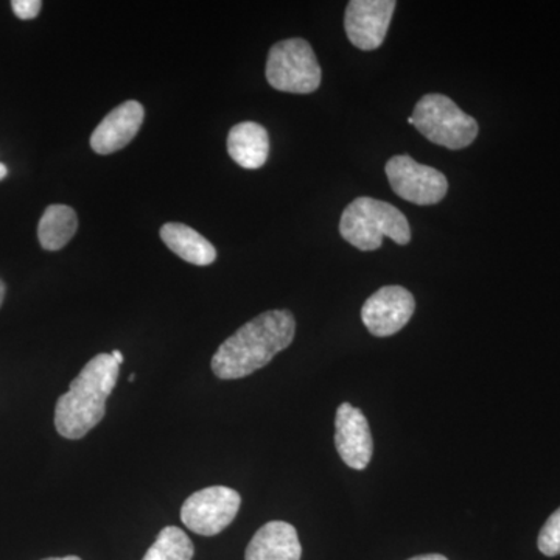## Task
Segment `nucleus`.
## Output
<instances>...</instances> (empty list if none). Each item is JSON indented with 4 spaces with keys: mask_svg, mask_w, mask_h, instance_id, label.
<instances>
[{
    "mask_svg": "<svg viewBox=\"0 0 560 560\" xmlns=\"http://www.w3.org/2000/svg\"><path fill=\"white\" fill-rule=\"evenodd\" d=\"M296 334V319L289 311L261 313L228 338L213 355V374L221 381H238L261 370L289 348Z\"/></svg>",
    "mask_w": 560,
    "mask_h": 560,
    "instance_id": "f257e3e1",
    "label": "nucleus"
},
{
    "mask_svg": "<svg viewBox=\"0 0 560 560\" xmlns=\"http://www.w3.org/2000/svg\"><path fill=\"white\" fill-rule=\"evenodd\" d=\"M120 364L98 353L70 382L55 407V429L66 440H81L105 418L106 400L116 388Z\"/></svg>",
    "mask_w": 560,
    "mask_h": 560,
    "instance_id": "f03ea898",
    "label": "nucleus"
},
{
    "mask_svg": "<svg viewBox=\"0 0 560 560\" xmlns=\"http://www.w3.org/2000/svg\"><path fill=\"white\" fill-rule=\"evenodd\" d=\"M340 234L346 242L360 250L381 248L383 237H389L397 245L411 242V228L407 217L396 206L360 197L350 202L342 212Z\"/></svg>",
    "mask_w": 560,
    "mask_h": 560,
    "instance_id": "7ed1b4c3",
    "label": "nucleus"
},
{
    "mask_svg": "<svg viewBox=\"0 0 560 560\" xmlns=\"http://www.w3.org/2000/svg\"><path fill=\"white\" fill-rule=\"evenodd\" d=\"M408 124L436 145L448 150L469 147L477 139V120L467 116L452 98L442 94L423 95Z\"/></svg>",
    "mask_w": 560,
    "mask_h": 560,
    "instance_id": "20e7f679",
    "label": "nucleus"
},
{
    "mask_svg": "<svg viewBox=\"0 0 560 560\" xmlns=\"http://www.w3.org/2000/svg\"><path fill=\"white\" fill-rule=\"evenodd\" d=\"M323 79L315 51L305 39L280 40L271 47L267 80L271 88L290 94H312Z\"/></svg>",
    "mask_w": 560,
    "mask_h": 560,
    "instance_id": "39448f33",
    "label": "nucleus"
},
{
    "mask_svg": "<svg viewBox=\"0 0 560 560\" xmlns=\"http://www.w3.org/2000/svg\"><path fill=\"white\" fill-rule=\"evenodd\" d=\"M242 497L226 486H212L191 493L184 501L180 521L200 536H217L228 528L241 510Z\"/></svg>",
    "mask_w": 560,
    "mask_h": 560,
    "instance_id": "423d86ee",
    "label": "nucleus"
},
{
    "mask_svg": "<svg viewBox=\"0 0 560 560\" xmlns=\"http://www.w3.org/2000/svg\"><path fill=\"white\" fill-rule=\"evenodd\" d=\"M385 172L393 190L412 205H438L447 195L448 180L444 173L419 164L407 154L390 158Z\"/></svg>",
    "mask_w": 560,
    "mask_h": 560,
    "instance_id": "0eeeda50",
    "label": "nucleus"
},
{
    "mask_svg": "<svg viewBox=\"0 0 560 560\" xmlns=\"http://www.w3.org/2000/svg\"><path fill=\"white\" fill-rule=\"evenodd\" d=\"M416 311L415 296L400 285H388L375 291L361 308V320L374 337L397 334L410 323Z\"/></svg>",
    "mask_w": 560,
    "mask_h": 560,
    "instance_id": "6e6552de",
    "label": "nucleus"
},
{
    "mask_svg": "<svg viewBox=\"0 0 560 560\" xmlns=\"http://www.w3.org/2000/svg\"><path fill=\"white\" fill-rule=\"evenodd\" d=\"M396 7L394 0H350L345 16L350 43L360 50L378 49L388 35Z\"/></svg>",
    "mask_w": 560,
    "mask_h": 560,
    "instance_id": "1a4fd4ad",
    "label": "nucleus"
},
{
    "mask_svg": "<svg viewBox=\"0 0 560 560\" xmlns=\"http://www.w3.org/2000/svg\"><path fill=\"white\" fill-rule=\"evenodd\" d=\"M335 445L346 466L364 470L370 466L374 442L370 423L359 408L341 404L335 418Z\"/></svg>",
    "mask_w": 560,
    "mask_h": 560,
    "instance_id": "9d476101",
    "label": "nucleus"
},
{
    "mask_svg": "<svg viewBox=\"0 0 560 560\" xmlns=\"http://www.w3.org/2000/svg\"><path fill=\"white\" fill-rule=\"evenodd\" d=\"M143 117H145V110L139 102L121 103L116 109L110 110L92 132V150L106 156V154L125 149L138 136Z\"/></svg>",
    "mask_w": 560,
    "mask_h": 560,
    "instance_id": "9b49d317",
    "label": "nucleus"
},
{
    "mask_svg": "<svg viewBox=\"0 0 560 560\" xmlns=\"http://www.w3.org/2000/svg\"><path fill=\"white\" fill-rule=\"evenodd\" d=\"M302 547L298 530L287 522H268L261 526L248 548L245 560H301Z\"/></svg>",
    "mask_w": 560,
    "mask_h": 560,
    "instance_id": "f8f14e48",
    "label": "nucleus"
},
{
    "mask_svg": "<svg viewBox=\"0 0 560 560\" xmlns=\"http://www.w3.org/2000/svg\"><path fill=\"white\" fill-rule=\"evenodd\" d=\"M228 153L242 168L257 171L270 154V136L260 124L242 121L228 136Z\"/></svg>",
    "mask_w": 560,
    "mask_h": 560,
    "instance_id": "ddd939ff",
    "label": "nucleus"
},
{
    "mask_svg": "<svg viewBox=\"0 0 560 560\" xmlns=\"http://www.w3.org/2000/svg\"><path fill=\"white\" fill-rule=\"evenodd\" d=\"M160 234L168 249L191 265L208 267L217 259V249L213 248L212 243L187 224L165 223Z\"/></svg>",
    "mask_w": 560,
    "mask_h": 560,
    "instance_id": "4468645a",
    "label": "nucleus"
},
{
    "mask_svg": "<svg viewBox=\"0 0 560 560\" xmlns=\"http://www.w3.org/2000/svg\"><path fill=\"white\" fill-rule=\"evenodd\" d=\"M79 230L75 210L66 205H51L44 210L38 224L40 246L46 250L65 248Z\"/></svg>",
    "mask_w": 560,
    "mask_h": 560,
    "instance_id": "2eb2a0df",
    "label": "nucleus"
},
{
    "mask_svg": "<svg viewBox=\"0 0 560 560\" xmlns=\"http://www.w3.org/2000/svg\"><path fill=\"white\" fill-rule=\"evenodd\" d=\"M194 552L190 537L176 526H167L158 534L142 560H191Z\"/></svg>",
    "mask_w": 560,
    "mask_h": 560,
    "instance_id": "dca6fc26",
    "label": "nucleus"
},
{
    "mask_svg": "<svg viewBox=\"0 0 560 560\" xmlns=\"http://www.w3.org/2000/svg\"><path fill=\"white\" fill-rule=\"evenodd\" d=\"M537 545H539V550L548 558L560 555V508L545 523Z\"/></svg>",
    "mask_w": 560,
    "mask_h": 560,
    "instance_id": "f3484780",
    "label": "nucleus"
},
{
    "mask_svg": "<svg viewBox=\"0 0 560 560\" xmlns=\"http://www.w3.org/2000/svg\"><path fill=\"white\" fill-rule=\"evenodd\" d=\"M11 9L22 21L35 20L38 16L43 2L40 0H13Z\"/></svg>",
    "mask_w": 560,
    "mask_h": 560,
    "instance_id": "a211bd4d",
    "label": "nucleus"
},
{
    "mask_svg": "<svg viewBox=\"0 0 560 560\" xmlns=\"http://www.w3.org/2000/svg\"><path fill=\"white\" fill-rule=\"evenodd\" d=\"M408 560H448L445 556L442 555H425V556H416V558Z\"/></svg>",
    "mask_w": 560,
    "mask_h": 560,
    "instance_id": "6ab92c4d",
    "label": "nucleus"
},
{
    "mask_svg": "<svg viewBox=\"0 0 560 560\" xmlns=\"http://www.w3.org/2000/svg\"><path fill=\"white\" fill-rule=\"evenodd\" d=\"M7 287L3 280L0 279V307H2L3 300H5Z\"/></svg>",
    "mask_w": 560,
    "mask_h": 560,
    "instance_id": "aec40b11",
    "label": "nucleus"
},
{
    "mask_svg": "<svg viewBox=\"0 0 560 560\" xmlns=\"http://www.w3.org/2000/svg\"><path fill=\"white\" fill-rule=\"evenodd\" d=\"M110 355H113V359L116 360L117 363H119V364L124 363V361H125L124 355H121L120 350H113V352H110Z\"/></svg>",
    "mask_w": 560,
    "mask_h": 560,
    "instance_id": "412c9836",
    "label": "nucleus"
},
{
    "mask_svg": "<svg viewBox=\"0 0 560 560\" xmlns=\"http://www.w3.org/2000/svg\"><path fill=\"white\" fill-rule=\"evenodd\" d=\"M7 175H9V168H7L5 164L0 162V180L5 179Z\"/></svg>",
    "mask_w": 560,
    "mask_h": 560,
    "instance_id": "4be33fe9",
    "label": "nucleus"
},
{
    "mask_svg": "<svg viewBox=\"0 0 560 560\" xmlns=\"http://www.w3.org/2000/svg\"><path fill=\"white\" fill-rule=\"evenodd\" d=\"M43 560H81L79 556H66V558H49Z\"/></svg>",
    "mask_w": 560,
    "mask_h": 560,
    "instance_id": "5701e85b",
    "label": "nucleus"
},
{
    "mask_svg": "<svg viewBox=\"0 0 560 560\" xmlns=\"http://www.w3.org/2000/svg\"><path fill=\"white\" fill-rule=\"evenodd\" d=\"M135 378H136V375H135V374H131V375H130V378H128V381L132 382V381H135Z\"/></svg>",
    "mask_w": 560,
    "mask_h": 560,
    "instance_id": "b1692460",
    "label": "nucleus"
}]
</instances>
